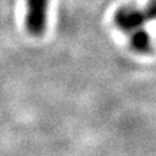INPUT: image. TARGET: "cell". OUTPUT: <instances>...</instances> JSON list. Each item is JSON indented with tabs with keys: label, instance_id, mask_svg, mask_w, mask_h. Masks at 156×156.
<instances>
[{
	"label": "cell",
	"instance_id": "1",
	"mask_svg": "<svg viewBox=\"0 0 156 156\" xmlns=\"http://www.w3.org/2000/svg\"><path fill=\"white\" fill-rule=\"evenodd\" d=\"M26 28L33 36H41L46 30L48 0H26Z\"/></svg>",
	"mask_w": 156,
	"mask_h": 156
},
{
	"label": "cell",
	"instance_id": "2",
	"mask_svg": "<svg viewBox=\"0 0 156 156\" xmlns=\"http://www.w3.org/2000/svg\"><path fill=\"white\" fill-rule=\"evenodd\" d=\"M145 20H146V15L144 11L130 6L119 9L114 15L115 25L124 32H134L139 30Z\"/></svg>",
	"mask_w": 156,
	"mask_h": 156
},
{
	"label": "cell",
	"instance_id": "3",
	"mask_svg": "<svg viewBox=\"0 0 156 156\" xmlns=\"http://www.w3.org/2000/svg\"><path fill=\"white\" fill-rule=\"evenodd\" d=\"M130 46L135 52L146 53L151 51V42H150V36L147 32L143 30H136L132 33L130 37Z\"/></svg>",
	"mask_w": 156,
	"mask_h": 156
}]
</instances>
